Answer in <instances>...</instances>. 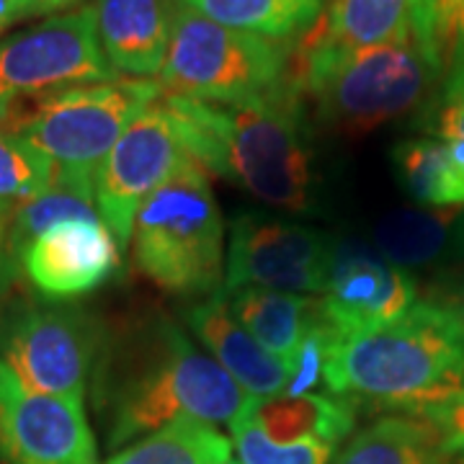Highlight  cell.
I'll use <instances>...</instances> for the list:
<instances>
[{"instance_id":"6da1fadb","label":"cell","mask_w":464,"mask_h":464,"mask_svg":"<svg viewBox=\"0 0 464 464\" xmlns=\"http://www.w3.org/2000/svg\"><path fill=\"white\" fill-rule=\"evenodd\" d=\"M179 119L188 155L204 173L237 183L264 204L307 212L315 199V163L295 85L243 103H209L163 93Z\"/></svg>"},{"instance_id":"7a4b0ae2","label":"cell","mask_w":464,"mask_h":464,"mask_svg":"<svg viewBox=\"0 0 464 464\" xmlns=\"http://www.w3.org/2000/svg\"><path fill=\"white\" fill-rule=\"evenodd\" d=\"M103 395L111 451L179 420L230 426L250 400L168 317L137 325L119 364L106 374Z\"/></svg>"},{"instance_id":"3957f363","label":"cell","mask_w":464,"mask_h":464,"mask_svg":"<svg viewBox=\"0 0 464 464\" xmlns=\"http://www.w3.org/2000/svg\"><path fill=\"white\" fill-rule=\"evenodd\" d=\"M325 390L423 415L464 390V335L436 302H415L380 331L341 338Z\"/></svg>"},{"instance_id":"277c9868","label":"cell","mask_w":464,"mask_h":464,"mask_svg":"<svg viewBox=\"0 0 464 464\" xmlns=\"http://www.w3.org/2000/svg\"><path fill=\"white\" fill-rule=\"evenodd\" d=\"M441 75L444 63L413 26L395 42L356 50L304 42L292 63L299 93L315 101L320 119L343 134L372 132L413 111Z\"/></svg>"},{"instance_id":"5b68a950","label":"cell","mask_w":464,"mask_h":464,"mask_svg":"<svg viewBox=\"0 0 464 464\" xmlns=\"http://www.w3.org/2000/svg\"><path fill=\"white\" fill-rule=\"evenodd\" d=\"M137 271L170 295L212 297L225 282V219L197 163L150 194L132 230Z\"/></svg>"},{"instance_id":"8992f818","label":"cell","mask_w":464,"mask_h":464,"mask_svg":"<svg viewBox=\"0 0 464 464\" xmlns=\"http://www.w3.org/2000/svg\"><path fill=\"white\" fill-rule=\"evenodd\" d=\"M160 96V83L134 78L75 85L21 106L3 127L47 158L57 179L93 186L116 140Z\"/></svg>"},{"instance_id":"52a82bcc","label":"cell","mask_w":464,"mask_h":464,"mask_svg":"<svg viewBox=\"0 0 464 464\" xmlns=\"http://www.w3.org/2000/svg\"><path fill=\"white\" fill-rule=\"evenodd\" d=\"M158 78L163 93L243 103L292 83V50L276 39L209 21L176 0L173 36Z\"/></svg>"},{"instance_id":"ba28073f","label":"cell","mask_w":464,"mask_h":464,"mask_svg":"<svg viewBox=\"0 0 464 464\" xmlns=\"http://www.w3.org/2000/svg\"><path fill=\"white\" fill-rule=\"evenodd\" d=\"M119 78L101 50L93 5L52 16L0 44V124L26 101Z\"/></svg>"},{"instance_id":"9c48e42d","label":"cell","mask_w":464,"mask_h":464,"mask_svg":"<svg viewBox=\"0 0 464 464\" xmlns=\"http://www.w3.org/2000/svg\"><path fill=\"white\" fill-rule=\"evenodd\" d=\"M194 163L181 127L163 96L116 140L93 179L96 207L121 253L132 243L134 219L155 188Z\"/></svg>"},{"instance_id":"30bf717a","label":"cell","mask_w":464,"mask_h":464,"mask_svg":"<svg viewBox=\"0 0 464 464\" xmlns=\"http://www.w3.org/2000/svg\"><path fill=\"white\" fill-rule=\"evenodd\" d=\"M99 351L81 310L24 304L0 328V362L26 390L83 402Z\"/></svg>"},{"instance_id":"8fae6325","label":"cell","mask_w":464,"mask_h":464,"mask_svg":"<svg viewBox=\"0 0 464 464\" xmlns=\"http://www.w3.org/2000/svg\"><path fill=\"white\" fill-rule=\"evenodd\" d=\"M333 243L325 232L266 215L232 219L227 240L225 282L219 295L243 286L323 295L333 261Z\"/></svg>"},{"instance_id":"7c38bea8","label":"cell","mask_w":464,"mask_h":464,"mask_svg":"<svg viewBox=\"0 0 464 464\" xmlns=\"http://www.w3.org/2000/svg\"><path fill=\"white\" fill-rule=\"evenodd\" d=\"M0 457L5 464H101L83 402L26 390L3 362Z\"/></svg>"},{"instance_id":"4fadbf2b","label":"cell","mask_w":464,"mask_h":464,"mask_svg":"<svg viewBox=\"0 0 464 464\" xmlns=\"http://www.w3.org/2000/svg\"><path fill=\"white\" fill-rule=\"evenodd\" d=\"M418 302L415 279L377 250L359 243L333 248L328 284L320 295L323 315L341 338L380 331Z\"/></svg>"},{"instance_id":"5bb4252c","label":"cell","mask_w":464,"mask_h":464,"mask_svg":"<svg viewBox=\"0 0 464 464\" xmlns=\"http://www.w3.org/2000/svg\"><path fill=\"white\" fill-rule=\"evenodd\" d=\"M32 286L47 299H72L96 292L121 266V248L103 219L54 225L18 253Z\"/></svg>"},{"instance_id":"9a60e30c","label":"cell","mask_w":464,"mask_h":464,"mask_svg":"<svg viewBox=\"0 0 464 464\" xmlns=\"http://www.w3.org/2000/svg\"><path fill=\"white\" fill-rule=\"evenodd\" d=\"M101 50L119 75L145 81L166 65L176 0H96Z\"/></svg>"},{"instance_id":"2e32d148","label":"cell","mask_w":464,"mask_h":464,"mask_svg":"<svg viewBox=\"0 0 464 464\" xmlns=\"http://www.w3.org/2000/svg\"><path fill=\"white\" fill-rule=\"evenodd\" d=\"M191 333L207 346L209 356L222 366L248 398L282 395L292 380V366L268 353L230 313L222 295L199 299L186 310Z\"/></svg>"},{"instance_id":"e0dca14e","label":"cell","mask_w":464,"mask_h":464,"mask_svg":"<svg viewBox=\"0 0 464 464\" xmlns=\"http://www.w3.org/2000/svg\"><path fill=\"white\" fill-rule=\"evenodd\" d=\"M227 307L235 320L261 343V346L292 366L299 346L323 317L320 299L310 295L274 292L258 286H243L230 295Z\"/></svg>"},{"instance_id":"ac0fdd59","label":"cell","mask_w":464,"mask_h":464,"mask_svg":"<svg viewBox=\"0 0 464 464\" xmlns=\"http://www.w3.org/2000/svg\"><path fill=\"white\" fill-rule=\"evenodd\" d=\"M248 420H253L261 431L279 441H304L315 439L338 447L348 433L353 431L356 411L351 400L338 398L331 392H310V395H271V398H250L246 411Z\"/></svg>"},{"instance_id":"d6986e66","label":"cell","mask_w":464,"mask_h":464,"mask_svg":"<svg viewBox=\"0 0 464 464\" xmlns=\"http://www.w3.org/2000/svg\"><path fill=\"white\" fill-rule=\"evenodd\" d=\"M441 436L420 415H384L348 441L333 464H449Z\"/></svg>"},{"instance_id":"ffe728a7","label":"cell","mask_w":464,"mask_h":464,"mask_svg":"<svg viewBox=\"0 0 464 464\" xmlns=\"http://www.w3.org/2000/svg\"><path fill=\"white\" fill-rule=\"evenodd\" d=\"M415 0H328L323 24L304 42L335 50L374 47L411 32Z\"/></svg>"},{"instance_id":"44dd1931","label":"cell","mask_w":464,"mask_h":464,"mask_svg":"<svg viewBox=\"0 0 464 464\" xmlns=\"http://www.w3.org/2000/svg\"><path fill=\"white\" fill-rule=\"evenodd\" d=\"M459 209H398L384 215L372 230V248L398 268H418L433 264L451 250L454 225Z\"/></svg>"},{"instance_id":"7402d4cb","label":"cell","mask_w":464,"mask_h":464,"mask_svg":"<svg viewBox=\"0 0 464 464\" xmlns=\"http://www.w3.org/2000/svg\"><path fill=\"white\" fill-rule=\"evenodd\" d=\"M199 16L237 32L286 42L304 34L325 11V0H179Z\"/></svg>"},{"instance_id":"603a6c76","label":"cell","mask_w":464,"mask_h":464,"mask_svg":"<svg viewBox=\"0 0 464 464\" xmlns=\"http://www.w3.org/2000/svg\"><path fill=\"white\" fill-rule=\"evenodd\" d=\"M392 166L402 188L418 204L431 209L464 207V170L454 166L441 140H402L392 150Z\"/></svg>"},{"instance_id":"cb8c5ba5","label":"cell","mask_w":464,"mask_h":464,"mask_svg":"<svg viewBox=\"0 0 464 464\" xmlns=\"http://www.w3.org/2000/svg\"><path fill=\"white\" fill-rule=\"evenodd\" d=\"M230 457V436L217 426L179 420L121 447L106 464H222Z\"/></svg>"},{"instance_id":"d4e9b609","label":"cell","mask_w":464,"mask_h":464,"mask_svg":"<svg viewBox=\"0 0 464 464\" xmlns=\"http://www.w3.org/2000/svg\"><path fill=\"white\" fill-rule=\"evenodd\" d=\"M75 219H101L96 207V191L88 183L57 179L34 199L24 201L11 212V253L18 264V253L54 225Z\"/></svg>"},{"instance_id":"484cf974","label":"cell","mask_w":464,"mask_h":464,"mask_svg":"<svg viewBox=\"0 0 464 464\" xmlns=\"http://www.w3.org/2000/svg\"><path fill=\"white\" fill-rule=\"evenodd\" d=\"M54 181V168L18 134L0 124V201L16 209Z\"/></svg>"},{"instance_id":"4316f807","label":"cell","mask_w":464,"mask_h":464,"mask_svg":"<svg viewBox=\"0 0 464 464\" xmlns=\"http://www.w3.org/2000/svg\"><path fill=\"white\" fill-rule=\"evenodd\" d=\"M230 441L240 464H331L335 451L333 444L315 439L279 444L246 415H237L230 423Z\"/></svg>"},{"instance_id":"83f0119b","label":"cell","mask_w":464,"mask_h":464,"mask_svg":"<svg viewBox=\"0 0 464 464\" xmlns=\"http://www.w3.org/2000/svg\"><path fill=\"white\" fill-rule=\"evenodd\" d=\"M444 75L441 93L433 103L431 127L441 142H459L464 140V57L454 60Z\"/></svg>"},{"instance_id":"f1b7e54d","label":"cell","mask_w":464,"mask_h":464,"mask_svg":"<svg viewBox=\"0 0 464 464\" xmlns=\"http://www.w3.org/2000/svg\"><path fill=\"white\" fill-rule=\"evenodd\" d=\"M433 429L441 436V444L447 449L449 457L464 459V390L454 400L423 413Z\"/></svg>"},{"instance_id":"f546056e","label":"cell","mask_w":464,"mask_h":464,"mask_svg":"<svg viewBox=\"0 0 464 464\" xmlns=\"http://www.w3.org/2000/svg\"><path fill=\"white\" fill-rule=\"evenodd\" d=\"M83 0H0V34L34 18H52L75 11Z\"/></svg>"},{"instance_id":"4dcf8cb0","label":"cell","mask_w":464,"mask_h":464,"mask_svg":"<svg viewBox=\"0 0 464 464\" xmlns=\"http://www.w3.org/2000/svg\"><path fill=\"white\" fill-rule=\"evenodd\" d=\"M16 258L11 253V209L0 201V292L11 284Z\"/></svg>"},{"instance_id":"1f68e13d","label":"cell","mask_w":464,"mask_h":464,"mask_svg":"<svg viewBox=\"0 0 464 464\" xmlns=\"http://www.w3.org/2000/svg\"><path fill=\"white\" fill-rule=\"evenodd\" d=\"M436 304H441L447 310V315L454 320V325L464 335V274L449 286L441 299H436Z\"/></svg>"},{"instance_id":"d6a6232c","label":"cell","mask_w":464,"mask_h":464,"mask_svg":"<svg viewBox=\"0 0 464 464\" xmlns=\"http://www.w3.org/2000/svg\"><path fill=\"white\" fill-rule=\"evenodd\" d=\"M451 250H454L457 256H464V209H462V215H459V219H457V225H454Z\"/></svg>"},{"instance_id":"836d02e7","label":"cell","mask_w":464,"mask_h":464,"mask_svg":"<svg viewBox=\"0 0 464 464\" xmlns=\"http://www.w3.org/2000/svg\"><path fill=\"white\" fill-rule=\"evenodd\" d=\"M222 464H240V462H237L235 457H230V459H225V462H222Z\"/></svg>"},{"instance_id":"e575fe53","label":"cell","mask_w":464,"mask_h":464,"mask_svg":"<svg viewBox=\"0 0 464 464\" xmlns=\"http://www.w3.org/2000/svg\"><path fill=\"white\" fill-rule=\"evenodd\" d=\"M449 464H464V459H457V457H451V462Z\"/></svg>"}]
</instances>
